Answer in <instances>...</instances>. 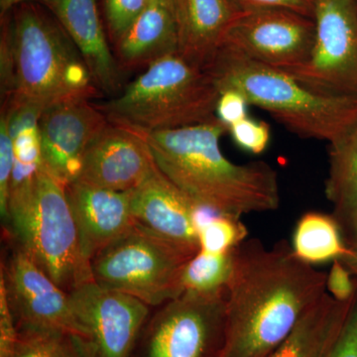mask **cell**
<instances>
[{"label":"cell","mask_w":357,"mask_h":357,"mask_svg":"<svg viewBox=\"0 0 357 357\" xmlns=\"http://www.w3.org/2000/svg\"><path fill=\"white\" fill-rule=\"evenodd\" d=\"M225 335L218 357H268L326 292V272L302 261L285 239L248 238L232 250Z\"/></svg>","instance_id":"1"},{"label":"cell","mask_w":357,"mask_h":357,"mask_svg":"<svg viewBox=\"0 0 357 357\" xmlns=\"http://www.w3.org/2000/svg\"><path fill=\"white\" fill-rule=\"evenodd\" d=\"M129 130L144 140L162 174L201 211L241 218L280 206L276 170L266 162L227 159L220 140L229 128L217 116L174 130Z\"/></svg>","instance_id":"2"},{"label":"cell","mask_w":357,"mask_h":357,"mask_svg":"<svg viewBox=\"0 0 357 357\" xmlns=\"http://www.w3.org/2000/svg\"><path fill=\"white\" fill-rule=\"evenodd\" d=\"M218 91L234 89L268 112L290 132L330 144L357 121V96L324 93L286 70L251 60L220 46L204 69Z\"/></svg>","instance_id":"3"},{"label":"cell","mask_w":357,"mask_h":357,"mask_svg":"<svg viewBox=\"0 0 357 357\" xmlns=\"http://www.w3.org/2000/svg\"><path fill=\"white\" fill-rule=\"evenodd\" d=\"M2 30L13 51V95L1 105L31 103L46 109L100 93L77 47L48 9L20 4Z\"/></svg>","instance_id":"4"},{"label":"cell","mask_w":357,"mask_h":357,"mask_svg":"<svg viewBox=\"0 0 357 357\" xmlns=\"http://www.w3.org/2000/svg\"><path fill=\"white\" fill-rule=\"evenodd\" d=\"M218 98L211 75L175 53L148 66L116 98L95 105L110 123L153 132L215 119Z\"/></svg>","instance_id":"5"},{"label":"cell","mask_w":357,"mask_h":357,"mask_svg":"<svg viewBox=\"0 0 357 357\" xmlns=\"http://www.w3.org/2000/svg\"><path fill=\"white\" fill-rule=\"evenodd\" d=\"M2 225V236L20 246L66 292L93 282L66 187L45 169L32 184L10 195Z\"/></svg>","instance_id":"6"},{"label":"cell","mask_w":357,"mask_h":357,"mask_svg":"<svg viewBox=\"0 0 357 357\" xmlns=\"http://www.w3.org/2000/svg\"><path fill=\"white\" fill-rule=\"evenodd\" d=\"M192 257L134 222L89 266L93 283L100 288L126 294L154 309L185 292L183 271Z\"/></svg>","instance_id":"7"},{"label":"cell","mask_w":357,"mask_h":357,"mask_svg":"<svg viewBox=\"0 0 357 357\" xmlns=\"http://www.w3.org/2000/svg\"><path fill=\"white\" fill-rule=\"evenodd\" d=\"M227 289L184 292L154 307L140 337L142 357H218L225 335Z\"/></svg>","instance_id":"8"},{"label":"cell","mask_w":357,"mask_h":357,"mask_svg":"<svg viewBox=\"0 0 357 357\" xmlns=\"http://www.w3.org/2000/svg\"><path fill=\"white\" fill-rule=\"evenodd\" d=\"M4 241L0 263V292L4 294L16 330L58 331L77 340L83 337L70 293L50 277L9 237Z\"/></svg>","instance_id":"9"},{"label":"cell","mask_w":357,"mask_h":357,"mask_svg":"<svg viewBox=\"0 0 357 357\" xmlns=\"http://www.w3.org/2000/svg\"><path fill=\"white\" fill-rule=\"evenodd\" d=\"M312 20L311 55L288 73L324 93L357 96V0H317Z\"/></svg>","instance_id":"10"},{"label":"cell","mask_w":357,"mask_h":357,"mask_svg":"<svg viewBox=\"0 0 357 357\" xmlns=\"http://www.w3.org/2000/svg\"><path fill=\"white\" fill-rule=\"evenodd\" d=\"M70 298L83 330V337L76 340L84 357L133 356L152 307L93 282L79 286Z\"/></svg>","instance_id":"11"},{"label":"cell","mask_w":357,"mask_h":357,"mask_svg":"<svg viewBox=\"0 0 357 357\" xmlns=\"http://www.w3.org/2000/svg\"><path fill=\"white\" fill-rule=\"evenodd\" d=\"M314 20L285 9L241 11L229 26L222 46L275 69L304 65L314 40Z\"/></svg>","instance_id":"12"},{"label":"cell","mask_w":357,"mask_h":357,"mask_svg":"<svg viewBox=\"0 0 357 357\" xmlns=\"http://www.w3.org/2000/svg\"><path fill=\"white\" fill-rule=\"evenodd\" d=\"M109 123L89 98H73L47 107L39 119L45 170L65 187L75 182L89 145Z\"/></svg>","instance_id":"13"},{"label":"cell","mask_w":357,"mask_h":357,"mask_svg":"<svg viewBox=\"0 0 357 357\" xmlns=\"http://www.w3.org/2000/svg\"><path fill=\"white\" fill-rule=\"evenodd\" d=\"M156 169L144 140L129 129L109 122L89 145L75 182L129 192L142 184Z\"/></svg>","instance_id":"14"},{"label":"cell","mask_w":357,"mask_h":357,"mask_svg":"<svg viewBox=\"0 0 357 357\" xmlns=\"http://www.w3.org/2000/svg\"><path fill=\"white\" fill-rule=\"evenodd\" d=\"M204 213L169 181L158 167L131 191L134 222L191 256L201 250L199 223Z\"/></svg>","instance_id":"15"},{"label":"cell","mask_w":357,"mask_h":357,"mask_svg":"<svg viewBox=\"0 0 357 357\" xmlns=\"http://www.w3.org/2000/svg\"><path fill=\"white\" fill-rule=\"evenodd\" d=\"M79 248L89 263L133 225L131 191L116 192L79 182L66 185Z\"/></svg>","instance_id":"16"},{"label":"cell","mask_w":357,"mask_h":357,"mask_svg":"<svg viewBox=\"0 0 357 357\" xmlns=\"http://www.w3.org/2000/svg\"><path fill=\"white\" fill-rule=\"evenodd\" d=\"M60 22L81 54L98 91L121 88L122 70L110 50L96 0H40Z\"/></svg>","instance_id":"17"},{"label":"cell","mask_w":357,"mask_h":357,"mask_svg":"<svg viewBox=\"0 0 357 357\" xmlns=\"http://www.w3.org/2000/svg\"><path fill=\"white\" fill-rule=\"evenodd\" d=\"M241 13L234 0H175L178 53L206 69Z\"/></svg>","instance_id":"18"},{"label":"cell","mask_w":357,"mask_h":357,"mask_svg":"<svg viewBox=\"0 0 357 357\" xmlns=\"http://www.w3.org/2000/svg\"><path fill=\"white\" fill-rule=\"evenodd\" d=\"M114 46L122 70L147 68L178 53L175 0H151Z\"/></svg>","instance_id":"19"},{"label":"cell","mask_w":357,"mask_h":357,"mask_svg":"<svg viewBox=\"0 0 357 357\" xmlns=\"http://www.w3.org/2000/svg\"><path fill=\"white\" fill-rule=\"evenodd\" d=\"M356 296L349 301H340L328 292L324 294L268 357H328L342 333Z\"/></svg>","instance_id":"20"},{"label":"cell","mask_w":357,"mask_h":357,"mask_svg":"<svg viewBox=\"0 0 357 357\" xmlns=\"http://www.w3.org/2000/svg\"><path fill=\"white\" fill-rule=\"evenodd\" d=\"M326 199L347 246L357 244V121L328 144Z\"/></svg>","instance_id":"21"},{"label":"cell","mask_w":357,"mask_h":357,"mask_svg":"<svg viewBox=\"0 0 357 357\" xmlns=\"http://www.w3.org/2000/svg\"><path fill=\"white\" fill-rule=\"evenodd\" d=\"M291 246L298 258L312 266L340 259L349 250L337 220L319 211H307L299 218Z\"/></svg>","instance_id":"22"},{"label":"cell","mask_w":357,"mask_h":357,"mask_svg":"<svg viewBox=\"0 0 357 357\" xmlns=\"http://www.w3.org/2000/svg\"><path fill=\"white\" fill-rule=\"evenodd\" d=\"M232 250L225 253L199 251L185 264L182 275L185 292L215 293L225 290L231 276Z\"/></svg>","instance_id":"23"},{"label":"cell","mask_w":357,"mask_h":357,"mask_svg":"<svg viewBox=\"0 0 357 357\" xmlns=\"http://www.w3.org/2000/svg\"><path fill=\"white\" fill-rule=\"evenodd\" d=\"M16 332V357H84L69 333L36 328Z\"/></svg>","instance_id":"24"},{"label":"cell","mask_w":357,"mask_h":357,"mask_svg":"<svg viewBox=\"0 0 357 357\" xmlns=\"http://www.w3.org/2000/svg\"><path fill=\"white\" fill-rule=\"evenodd\" d=\"M248 236V227L241 218L208 213L206 218L203 215L199 223V245L206 252H229Z\"/></svg>","instance_id":"25"},{"label":"cell","mask_w":357,"mask_h":357,"mask_svg":"<svg viewBox=\"0 0 357 357\" xmlns=\"http://www.w3.org/2000/svg\"><path fill=\"white\" fill-rule=\"evenodd\" d=\"M150 1L151 0H105V18L114 44L126 34Z\"/></svg>","instance_id":"26"},{"label":"cell","mask_w":357,"mask_h":357,"mask_svg":"<svg viewBox=\"0 0 357 357\" xmlns=\"http://www.w3.org/2000/svg\"><path fill=\"white\" fill-rule=\"evenodd\" d=\"M229 133L237 146L253 155L261 154L266 150L271 136L267 123L249 117L230 126Z\"/></svg>","instance_id":"27"},{"label":"cell","mask_w":357,"mask_h":357,"mask_svg":"<svg viewBox=\"0 0 357 357\" xmlns=\"http://www.w3.org/2000/svg\"><path fill=\"white\" fill-rule=\"evenodd\" d=\"M14 168L13 140L9 131L6 114L1 112L0 119V213L2 222L8 211L9 192Z\"/></svg>","instance_id":"28"},{"label":"cell","mask_w":357,"mask_h":357,"mask_svg":"<svg viewBox=\"0 0 357 357\" xmlns=\"http://www.w3.org/2000/svg\"><path fill=\"white\" fill-rule=\"evenodd\" d=\"M326 290L340 301H349L356 295L357 280L340 260L332 262V267L326 275Z\"/></svg>","instance_id":"29"},{"label":"cell","mask_w":357,"mask_h":357,"mask_svg":"<svg viewBox=\"0 0 357 357\" xmlns=\"http://www.w3.org/2000/svg\"><path fill=\"white\" fill-rule=\"evenodd\" d=\"M241 11L257 9H285L314 18L317 0H234Z\"/></svg>","instance_id":"30"},{"label":"cell","mask_w":357,"mask_h":357,"mask_svg":"<svg viewBox=\"0 0 357 357\" xmlns=\"http://www.w3.org/2000/svg\"><path fill=\"white\" fill-rule=\"evenodd\" d=\"M248 102L245 98L234 89L220 91L215 109V115L227 128L248 117L246 107Z\"/></svg>","instance_id":"31"},{"label":"cell","mask_w":357,"mask_h":357,"mask_svg":"<svg viewBox=\"0 0 357 357\" xmlns=\"http://www.w3.org/2000/svg\"><path fill=\"white\" fill-rule=\"evenodd\" d=\"M328 357H357V294L342 333Z\"/></svg>","instance_id":"32"},{"label":"cell","mask_w":357,"mask_h":357,"mask_svg":"<svg viewBox=\"0 0 357 357\" xmlns=\"http://www.w3.org/2000/svg\"><path fill=\"white\" fill-rule=\"evenodd\" d=\"M16 333L6 297L0 292V357H16Z\"/></svg>","instance_id":"33"},{"label":"cell","mask_w":357,"mask_h":357,"mask_svg":"<svg viewBox=\"0 0 357 357\" xmlns=\"http://www.w3.org/2000/svg\"><path fill=\"white\" fill-rule=\"evenodd\" d=\"M337 260L344 263L345 267L349 270V272L354 275V278L357 280V244L349 246L347 255Z\"/></svg>","instance_id":"34"},{"label":"cell","mask_w":357,"mask_h":357,"mask_svg":"<svg viewBox=\"0 0 357 357\" xmlns=\"http://www.w3.org/2000/svg\"><path fill=\"white\" fill-rule=\"evenodd\" d=\"M27 1H30V0H0L1 16L6 15L8 11L13 10L16 6L25 3Z\"/></svg>","instance_id":"35"}]
</instances>
